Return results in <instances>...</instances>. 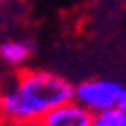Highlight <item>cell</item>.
I'll return each instance as SVG.
<instances>
[{"mask_svg": "<svg viewBox=\"0 0 126 126\" xmlns=\"http://www.w3.org/2000/svg\"><path fill=\"white\" fill-rule=\"evenodd\" d=\"M92 126H126V113H122L118 107L103 113H96Z\"/></svg>", "mask_w": 126, "mask_h": 126, "instance_id": "5b68a950", "label": "cell"}, {"mask_svg": "<svg viewBox=\"0 0 126 126\" xmlns=\"http://www.w3.org/2000/svg\"><path fill=\"white\" fill-rule=\"evenodd\" d=\"M9 126H41L39 122H17V124H9Z\"/></svg>", "mask_w": 126, "mask_h": 126, "instance_id": "52a82bcc", "label": "cell"}, {"mask_svg": "<svg viewBox=\"0 0 126 126\" xmlns=\"http://www.w3.org/2000/svg\"><path fill=\"white\" fill-rule=\"evenodd\" d=\"M94 113L88 111L86 107H81L79 103H64V105L51 109L41 118V126H92Z\"/></svg>", "mask_w": 126, "mask_h": 126, "instance_id": "3957f363", "label": "cell"}, {"mask_svg": "<svg viewBox=\"0 0 126 126\" xmlns=\"http://www.w3.org/2000/svg\"><path fill=\"white\" fill-rule=\"evenodd\" d=\"M73 98L75 86L62 75L43 68H26L0 92V107L9 124L41 122L45 113Z\"/></svg>", "mask_w": 126, "mask_h": 126, "instance_id": "6da1fadb", "label": "cell"}, {"mask_svg": "<svg viewBox=\"0 0 126 126\" xmlns=\"http://www.w3.org/2000/svg\"><path fill=\"white\" fill-rule=\"evenodd\" d=\"M11 2H13V0H0V7H2V4H11Z\"/></svg>", "mask_w": 126, "mask_h": 126, "instance_id": "ba28073f", "label": "cell"}, {"mask_svg": "<svg viewBox=\"0 0 126 126\" xmlns=\"http://www.w3.org/2000/svg\"><path fill=\"white\" fill-rule=\"evenodd\" d=\"M122 83L115 79H107V77H92L75 86V103L86 107L88 111L94 115L109 109H115L122 94Z\"/></svg>", "mask_w": 126, "mask_h": 126, "instance_id": "7a4b0ae2", "label": "cell"}, {"mask_svg": "<svg viewBox=\"0 0 126 126\" xmlns=\"http://www.w3.org/2000/svg\"><path fill=\"white\" fill-rule=\"evenodd\" d=\"M4 122V113H2V107H0V124Z\"/></svg>", "mask_w": 126, "mask_h": 126, "instance_id": "9c48e42d", "label": "cell"}, {"mask_svg": "<svg viewBox=\"0 0 126 126\" xmlns=\"http://www.w3.org/2000/svg\"><path fill=\"white\" fill-rule=\"evenodd\" d=\"M0 126H4V124H0Z\"/></svg>", "mask_w": 126, "mask_h": 126, "instance_id": "30bf717a", "label": "cell"}, {"mask_svg": "<svg viewBox=\"0 0 126 126\" xmlns=\"http://www.w3.org/2000/svg\"><path fill=\"white\" fill-rule=\"evenodd\" d=\"M32 53H34V47L30 41H24V39L0 41V60L11 68L26 66V62L32 58Z\"/></svg>", "mask_w": 126, "mask_h": 126, "instance_id": "277c9868", "label": "cell"}, {"mask_svg": "<svg viewBox=\"0 0 126 126\" xmlns=\"http://www.w3.org/2000/svg\"><path fill=\"white\" fill-rule=\"evenodd\" d=\"M118 109L122 113H126V86L122 88V94H120V100H118Z\"/></svg>", "mask_w": 126, "mask_h": 126, "instance_id": "8992f818", "label": "cell"}]
</instances>
